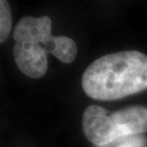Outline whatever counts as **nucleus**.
Instances as JSON below:
<instances>
[{
  "instance_id": "f257e3e1",
  "label": "nucleus",
  "mask_w": 147,
  "mask_h": 147,
  "mask_svg": "<svg viewBox=\"0 0 147 147\" xmlns=\"http://www.w3.org/2000/svg\"><path fill=\"white\" fill-rule=\"evenodd\" d=\"M84 93L94 100L114 101L147 89V55L123 51L92 62L82 77Z\"/></svg>"
},
{
  "instance_id": "f03ea898",
  "label": "nucleus",
  "mask_w": 147,
  "mask_h": 147,
  "mask_svg": "<svg viewBox=\"0 0 147 147\" xmlns=\"http://www.w3.org/2000/svg\"><path fill=\"white\" fill-rule=\"evenodd\" d=\"M49 16H24L13 30V58L22 73L32 79H39L48 71V54L59 61L70 64L75 60L78 48L73 39L54 36Z\"/></svg>"
},
{
  "instance_id": "7ed1b4c3",
  "label": "nucleus",
  "mask_w": 147,
  "mask_h": 147,
  "mask_svg": "<svg viewBox=\"0 0 147 147\" xmlns=\"http://www.w3.org/2000/svg\"><path fill=\"white\" fill-rule=\"evenodd\" d=\"M83 131L96 146H104L128 136L147 132V107L132 105L110 112L99 105H89L84 111Z\"/></svg>"
},
{
  "instance_id": "20e7f679",
  "label": "nucleus",
  "mask_w": 147,
  "mask_h": 147,
  "mask_svg": "<svg viewBox=\"0 0 147 147\" xmlns=\"http://www.w3.org/2000/svg\"><path fill=\"white\" fill-rule=\"evenodd\" d=\"M12 17L10 4L7 0H0V45L10 35Z\"/></svg>"
},
{
  "instance_id": "39448f33",
  "label": "nucleus",
  "mask_w": 147,
  "mask_h": 147,
  "mask_svg": "<svg viewBox=\"0 0 147 147\" xmlns=\"http://www.w3.org/2000/svg\"><path fill=\"white\" fill-rule=\"evenodd\" d=\"M146 140L145 138L140 137V135L128 136L123 139L114 140L108 144L100 147H145Z\"/></svg>"
}]
</instances>
